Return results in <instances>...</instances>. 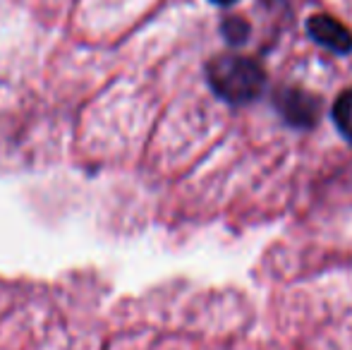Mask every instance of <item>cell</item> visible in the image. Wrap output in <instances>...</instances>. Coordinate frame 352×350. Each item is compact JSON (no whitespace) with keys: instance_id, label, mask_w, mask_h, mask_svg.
Wrapping results in <instances>:
<instances>
[{"instance_id":"3","label":"cell","mask_w":352,"mask_h":350,"mask_svg":"<svg viewBox=\"0 0 352 350\" xmlns=\"http://www.w3.org/2000/svg\"><path fill=\"white\" fill-rule=\"evenodd\" d=\"M316 101L305 91H290L283 101V116L297 127H309L316 120Z\"/></svg>"},{"instance_id":"5","label":"cell","mask_w":352,"mask_h":350,"mask_svg":"<svg viewBox=\"0 0 352 350\" xmlns=\"http://www.w3.org/2000/svg\"><path fill=\"white\" fill-rule=\"evenodd\" d=\"M221 34L228 39L230 43H242L250 36V24L242 17H228L226 22L221 24Z\"/></svg>"},{"instance_id":"4","label":"cell","mask_w":352,"mask_h":350,"mask_svg":"<svg viewBox=\"0 0 352 350\" xmlns=\"http://www.w3.org/2000/svg\"><path fill=\"white\" fill-rule=\"evenodd\" d=\"M333 120L338 130L343 132L348 140H352V89L343 91L333 103Z\"/></svg>"},{"instance_id":"6","label":"cell","mask_w":352,"mask_h":350,"mask_svg":"<svg viewBox=\"0 0 352 350\" xmlns=\"http://www.w3.org/2000/svg\"><path fill=\"white\" fill-rule=\"evenodd\" d=\"M211 3H216V5H232V3H237V0H211Z\"/></svg>"},{"instance_id":"1","label":"cell","mask_w":352,"mask_h":350,"mask_svg":"<svg viewBox=\"0 0 352 350\" xmlns=\"http://www.w3.org/2000/svg\"><path fill=\"white\" fill-rule=\"evenodd\" d=\"M206 77L213 91L235 106L254 101L264 89V70L245 56H216L206 65Z\"/></svg>"},{"instance_id":"2","label":"cell","mask_w":352,"mask_h":350,"mask_svg":"<svg viewBox=\"0 0 352 350\" xmlns=\"http://www.w3.org/2000/svg\"><path fill=\"white\" fill-rule=\"evenodd\" d=\"M307 32L316 43L333 53H350L352 51V34L338 19L329 17V14H314L307 19Z\"/></svg>"}]
</instances>
